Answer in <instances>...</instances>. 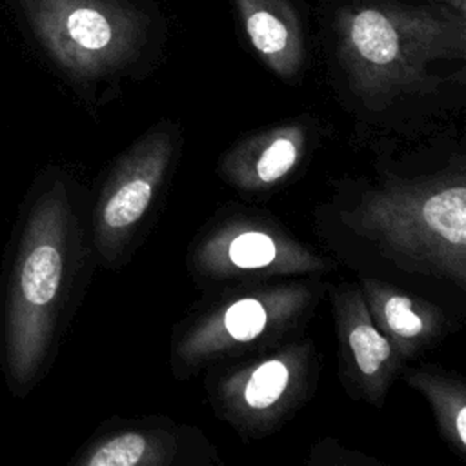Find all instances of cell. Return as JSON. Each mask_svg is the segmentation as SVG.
I'll use <instances>...</instances> for the list:
<instances>
[{
    "label": "cell",
    "instance_id": "cell-1",
    "mask_svg": "<svg viewBox=\"0 0 466 466\" xmlns=\"http://www.w3.org/2000/svg\"><path fill=\"white\" fill-rule=\"evenodd\" d=\"M464 15L446 4L370 0L344 5L335 18L337 53L364 96L420 91L435 80L433 62L464 56Z\"/></svg>",
    "mask_w": 466,
    "mask_h": 466
},
{
    "label": "cell",
    "instance_id": "cell-2",
    "mask_svg": "<svg viewBox=\"0 0 466 466\" xmlns=\"http://www.w3.org/2000/svg\"><path fill=\"white\" fill-rule=\"evenodd\" d=\"M353 222L382 244L441 266L462 280L466 249L462 184L377 193L362 202Z\"/></svg>",
    "mask_w": 466,
    "mask_h": 466
},
{
    "label": "cell",
    "instance_id": "cell-3",
    "mask_svg": "<svg viewBox=\"0 0 466 466\" xmlns=\"http://www.w3.org/2000/svg\"><path fill=\"white\" fill-rule=\"evenodd\" d=\"M31 11L51 51L84 73L127 62L146 27L142 13L120 0H33Z\"/></svg>",
    "mask_w": 466,
    "mask_h": 466
},
{
    "label": "cell",
    "instance_id": "cell-4",
    "mask_svg": "<svg viewBox=\"0 0 466 466\" xmlns=\"http://www.w3.org/2000/svg\"><path fill=\"white\" fill-rule=\"evenodd\" d=\"M62 273V217L55 204L35 220L20 266L15 300V362L20 373L38 360Z\"/></svg>",
    "mask_w": 466,
    "mask_h": 466
},
{
    "label": "cell",
    "instance_id": "cell-5",
    "mask_svg": "<svg viewBox=\"0 0 466 466\" xmlns=\"http://www.w3.org/2000/svg\"><path fill=\"white\" fill-rule=\"evenodd\" d=\"M244 31L260 58L279 75L293 76L304 56L299 18L288 0H233Z\"/></svg>",
    "mask_w": 466,
    "mask_h": 466
},
{
    "label": "cell",
    "instance_id": "cell-6",
    "mask_svg": "<svg viewBox=\"0 0 466 466\" xmlns=\"http://www.w3.org/2000/svg\"><path fill=\"white\" fill-rule=\"evenodd\" d=\"M169 157L166 138L144 147L120 173L104 200L100 213V235L116 240L146 213L155 186L160 182Z\"/></svg>",
    "mask_w": 466,
    "mask_h": 466
},
{
    "label": "cell",
    "instance_id": "cell-7",
    "mask_svg": "<svg viewBox=\"0 0 466 466\" xmlns=\"http://www.w3.org/2000/svg\"><path fill=\"white\" fill-rule=\"evenodd\" d=\"M346 337L360 375L379 384L384 370L391 359V346L388 339L371 324L366 309L359 308L346 317Z\"/></svg>",
    "mask_w": 466,
    "mask_h": 466
},
{
    "label": "cell",
    "instance_id": "cell-8",
    "mask_svg": "<svg viewBox=\"0 0 466 466\" xmlns=\"http://www.w3.org/2000/svg\"><path fill=\"white\" fill-rule=\"evenodd\" d=\"M375 309L388 331L399 340H417L428 333V319L417 309L410 297L399 293H384L380 302L373 299Z\"/></svg>",
    "mask_w": 466,
    "mask_h": 466
},
{
    "label": "cell",
    "instance_id": "cell-9",
    "mask_svg": "<svg viewBox=\"0 0 466 466\" xmlns=\"http://www.w3.org/2000/svg\"><path fill=\"white\" fill-rule=\"evenodd\" d=\"M289 370L282 360H266L253 370L246 386L244 400L253 410H266L273 406L288 388Z\"/></svg>",
    "mask_w": 466,
    "mask_h": 466
},
{
    "label": "cell",
    "instance_id": "cell-10",
    "mask_svg": "<svg viewBox=\"0 0 466 466\" xmlns=\"http://www.w3.org/2000/svg\"><path fill=\"white\" fill-rule=\"evenodd\" d=\"M149 442L140 433H122L104 442L87 459L89 466H135L147 461Z\"/></svg>",
    "mask_w": 466,
    "mask_h": 466
},
{
    "label": "cell",
    "instance_id": "cell-11",
    "mask_svg": "<svg viewBox=\"0 0 466 466\" xmlns=\"http://www.w3.org/2000/svg\"><path fill=\"white\" fill-rule=\"evenodd\" d=\"M228 257L233 266L242 269L264 268L277 258V244L268 233L244 231L229 242Z\"/></svg>",
    "mask_w": 466,
    "mask_h": 466
},
{
    "label": "cell",
    "instance_id": "cell-12",
    "mask_svg": "<svg viewBox=\"0 0 466 466\" xmlns=\"http://www.w3.org/2000/svg\"><path fill=\"white\" fill-rule=\"evenodd\" d=\"M268 324V311L257 299L233 302L222 315V326L229 339L244 342L262 333Z\"/></svg>",
    "mask_w": 466,
    "mask_h": 466
},
{
    "label": "cell",
    "instance_id": "cell-13",
    "mask_svg": "<svg viewBox=\"0 0 466 466\" xmlns=\"http://www.w3.org/2000/svg\"><path fill=\"white\" fill-rule=\"evenodd\" d=\"M297 157L299 144L291 137H279L271 140L255 164V175L258 182L271 184L282 178L295 166Z\"/></svg>",
    "mask_w": 466,
    "mask_h": 466
},
{
    "label": "cell",
    "instance_id": "cell-14",
    "mask_svg": "<svg viewBox=\"0 0 466 466\" xmlns=\"http://www.w3.org/2000/svg\"><path fill=\"white\" fill-rule=\"evenodd\" d=\"M430 397L439 410H444V420L450 422V430L461 446H466V404L461 395H451L441 388H430Z\"/></svg>",
    "mask_w": 466,
    "mask_h": 466
},
{
    "label": "cell",
    "instance_id": "cell-15",
    "mask_svg": "<svg viewBox=\"0 0 466 466\" xmlns=\"http://www.w3.org/2000/svg\"><path fill=\"white\" fill-rule=\"evenodd\" d=\"M435 2L446 4V5H450V7H453V9L461 11V13H466V0H435Z\"/></svg>",
    "mask_w": 466,
    "mask_h": 466
}]
</instances>
